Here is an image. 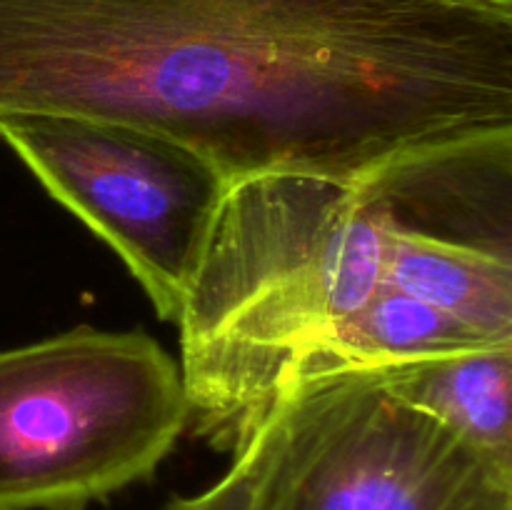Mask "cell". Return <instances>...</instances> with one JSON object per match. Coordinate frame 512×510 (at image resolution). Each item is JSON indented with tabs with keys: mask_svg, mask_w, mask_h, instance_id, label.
I'll return each instance as SVG.
<instances>
[{
	"mask_svg": "<svg viewBox=\"0 0 512 510\" xmlns=\"http://www.w3.org/2000/svg\"><path fill=\"white\" fill-rule=\"evenodd\" d=\"M115 120L233 183L378 180L512 138V8L480 0H0V115Z\"/></svg>",
	"mask_w": 512,
	"mask_h": 510,
	"instance_id": "obj_1",
	"label": "cell"
},
{
	"mask_svg": "<svg viewBox=\"0 0 512 510\" xmlns=\"http://www.w3.org/2000/svg\"><path fill=\"white\" fill-rule=\"evenodd\" d=\"M395 213L385 175L228 185L175 320L190 418L218 448L233 450L295 360L378 290Z\"/></svg>",
	"mask_w": 512,
	"mask_h": 510,
	"instance_id": "obj_2",
	"label": "cell"
},
{
	"mask_svg": "<svg viewBox=\"0 0 512 510\" xmlns=\"http://www.w3.org/2000/svg\"><path fill=\"white\" fill-rule=\"evenodd\" d=\"M190 420L180 365L88 325L0 350V510H90L153 478Z\"/></svg>",
	"mask_w": 512,
	"mask_h": 510,
	"instance_id": "obj_3",
	"label": "cell"
},
{
	"mask_svg": "<svg viewBox=\"0 0 512 510\" xmlns=\"http://www.w3.org/2000/svg\"><path fill=\"white\" fill-rule=\"evenodd\" d=\"M233 455L243 510H512V470L368 373L280 390Z\"/></svg>",
	"mask_w": 512,
	"mask_h": 510,
	"instance_id": "obj_4",
	"label": "cell"
},
{
	"mask_svg": "<svg viewBox=\"0 0 512 510\" xmlns=\"http://www.w3.org/2000/svg\"><path fill=\"white\" fill-rule=\"evenodd\" d=\"M0 138L178 320L230 180L185 145L115 120L3 113Z\"/></svg>",
	"mask_w": 512,
	"mask_h": 510,
	"instance_id": "obj_5",
	"label": "cell"
},
{
	"mask_svg": "<svg viewBox=\"0 0 512 510\" xmlns=\"http://www.w3.org/2000/svg\"><path fill=\"white\" fill-rule=\"evenodd\" d=\"M383 285L433 305L490 343L512 345L510 250L415 228L395 213L385 233Z\"/></svg>",
	"mask_w": 512,
	"mask_h": 510,
	"instance_id": "obj_6",
	"label": "cell"
},
{
	"mask_svg": "<svg viewBox=\"0 0 512 510\" xmlns=\"http://www.w3.org/2000/svg\"><path fill=\"white\" fill-rule=\"evenodd\" d=\"M478 348L510 345L490 343L433 305L380 283L355 313L340 320L295 360L280 390L340 375L378 373L400 363Z\"/></svg>",
	"mask_w": 512,
	"mask_h": 510,
	"instance_id": "obj_7",
	"label": "cell"
},
{
	"mask_svg": "<svg viewBox=\"0 0 512 510\" xmlns=\"http://www.w3.org/2000/svg\"><path fill=\"white\" fill-rule=\"evenodd\" d=\"M368 375L512 470V345L435 355Z\"/></svg>",
	"mask_w": 512,
	"mask_h": 510,
	"instance_id": "obj_8",
	"label": "cell"
},
{
	"mask_svg": "<svg viewBox=\"0 0 512 510\" xmlns=\"http://www.w3.org/2000/svg\"><path fill=\"white\" fill-rule=\"evenodd\" d=\"M163 510H243V500L238 485L225 470L223 478L215 480L210 488L195 495H178Z\"/></svg>",
	"mask_w": 512,
	"mask_h": 510,
	"instance_id": "obj_9",
	"label": "cell"
},
{
	"mask_svg": "<svg viewBox=\"0 0 512 510\" xmlns=\"http://www.w3.org/2000/svg\"><path fill=\"white\" fill-rule=\"evenodd\" d=\"M480 3H493V5H510V8H512V0H480Z\"/></svg>",
	"mask_w": 512,
	"mask_h": 510,
	"instance_id": "obj_10",
	"label": "cell"
}]
</instances>
